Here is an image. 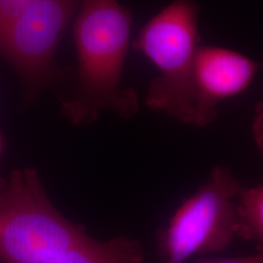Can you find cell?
I'll use <instances>...</instances> for the list:
<instances>
[{"label": "cell", "mask_w": 263, "mask_h": 263, "mask_svg": "<svg viewBox=\"0 0 263 263\" xmlns=\"http://www.w3.org/2000/svg\"><path fill=\"white\" fill-rule=\"evenodd\" d=\"M74 27L79 58V83L64 111L74 123L91 121L102 108L123 117L138 110V98L121 89L123 66L129 47L132 16L116 0H82Z\"/></svg>", "instance_id": "1"}, {"label": "cell", "mask_w": 263, "mask_h": 263, "mask_svg": "<svg viewBox=\"0 0 263 263\" xmlns=\"http://www.w3.org/2000/svg\"><path fill=\"white\" fill-rule=\"evenodd\" d=\"M89 235L63 216L37 172L14 171L0 199V263H43Z\"/></svg>", "instance_id": "2"}, {"label": "cell", "mask_w": 263, "mask_h": 263, "mask_svg": "<svg viewBox=\"0 0 263 263\" xmlns=\"http://www.w3.org/2000/svg\"><path fill=\"white\" fill-rule=\"evenodd\" d=\"M199 8L192 0H176L144 26L134 43L156 66L146 104L181 122L194 125L192 71L201 47Z\"/></svg>", "instance_id": "3"}, {"label": "cell", "mask_w": 263, "mask_h": 263, "mask_svg": "<svg viewBox=\"0 0 263 263\" xmlns=\"http://www.w3.org/2000/svg\"><path fill=\"white\" fill-rule=\"evenodd\" d=\"M242 185L224 166H216L205 183L186 199L158 233L162 256L183 263L194 254L226 250L237 237L235 198Z\"/></svg>", "instance_id": "4"}, {"label": "cell", "mask_w": 263, "mask_h": 263, "mask_svg": "<svg viewBox=\"0 0 263 263\" xmlns=\"http://www.w3.org/2000/svg\"><path fill=\"white\" fill-rule=\"evenodd\" d=\"M79 0H41L0 33V55L32 92L54 76V57Z\"/></svg>", "instance_id": "5"}, {"label": "cell", "mask_w": 263, "mask_h": 263, "mask_svg": "<svg viewBox=\"0 0 263 263\" xmlns=\"http://www.w3.org/2000/svg\"><path fill=\"white\" fill-rule=\"evenodd\" d=\"M261 67L234 50L199 48L192 71L194 125L204 127L214 122L219 104L247 90Z\"/></svg>", "instance_id": "6"}, {"label": "cell", "mask_w": 263, "mask_h": 263, "mask_svg": "<svg viewBox=\"0 0 263 263\" xmlns=\"http://www.w3.org/2000/svg\"><path fill=\"white\" fill-rule=\"evenodd\" d=\"M143 252L136 240L117 237L102 242L90 236L43 263H142Z\"/></svg>", "instance_id": "7"}, {"label": "cell", "mask_w": 263, "mask_h": 263, "mask_svg": "<svg viewBox=\"0 0 263 263\" xmlns=\"http://www.w3.org/2000/svg\"><path fill=\"white\" fill-rule=\"evenodd\" d=\"M237 211V237L252 241L258 251H263V184L242 187Z\"/></svg>", "instance_id": "8"}, {"label": "cell", "mask_w": 263, "mask_h": 263, "mask_svg": "<svg viewBox=\"0 0 263 263\" xmlns=\"http://www.w3.org/2000/svg\"><path fill=\"white\" fill-rule=\"evenodd\" d=\"M41 0H0V33Z\"/></svg>", "instance_id": "9"}, {"label": "cell", "mask_w": 263, "mask_h": 263, "mask_svg": "<svg viewBox=\"0 0 263 263\" xmlns=\"http://www.w3.org/2000/svg\"><path fill=\"white\" fill-rule=\"evenodd\" d=\"M252 131L255 145L263 155V101L255 107Z\"/></svg>", "instance_id": "10"}, {"label": "cell", "mask_w": 263, "mask_h": 263, "mask_svg": "<svg viewBox=\"0 0 263 263\" xmlns=\"http://www.w3.org/2000/svg\"><path fill=\"white\" fill-rule=\"evenodd\" d=\"M193 263H263V251L258 253L241 256V257H229V258H207L202 257L194 260Z\"/></svg>", "instance_id": "11"}, {"label": "cell", "mask_w": 263, "mask_h": 263, "mask_svg": "<svg viewBox=\"0 0 263 263\" xmlns=\"http://www.w3.org/2000/svg\"><path fill=\"white\" fill-rule=\"evenodd\" d=\"M5 183H6V179H0V199L2 197L3 190H4V187H5Z\"/></svg>", "instance_id": "12"}, {"label": "cell", "mask_w": 263, "mask_h": 263, "mask_svg": "<svg viewBox=\"0 0 263 263\" xmlns=\"http://www.w3.org/2000/svg\"><path fill=\"white\" fill-rule=\"evenodd\" d=\"M2 148H3V141H2V138H1V135H0V154H1Z\"/></svg>", "instance_id": "13"}, {"label": "cell", "mask_w": 263, "mask_h": 263, "mask_svg": "<svg viewBox=\"0 0 263 263\" xmlns=\"http://www.w3.org/2000/svg\"><path fill=\"white\" fill-rule=\"evenodd\" d=\"M164 263H171V262H169V261H165V262Z\"/></svg>", "instance_id": "14"}]
</instances>
